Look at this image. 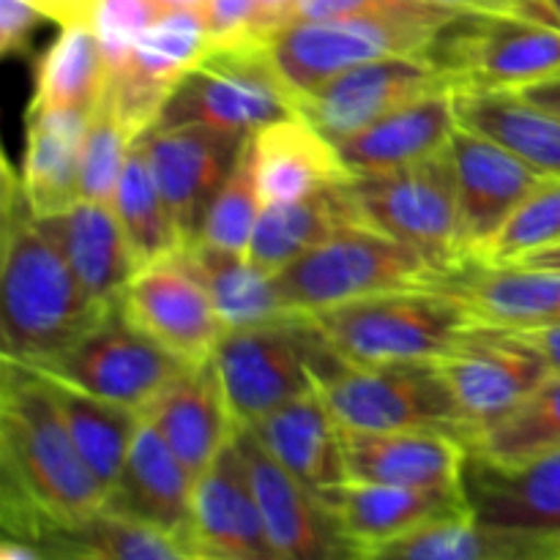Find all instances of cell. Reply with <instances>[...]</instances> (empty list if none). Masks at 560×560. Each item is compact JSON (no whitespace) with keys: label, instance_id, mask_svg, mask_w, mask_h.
<instances>
[{"label":"cell","instance_id":"4316f807","mask_svg":"<svg viewBox=\"0 0 560 560\" xmlns=\"http://www.w3.org/2000/svg\"><path fill=\"white\" fill-rule=\"evenodd\" d=\"M38 219L63 249L88 299L98 306L118 304L137 266L113 206L80 197L63 211Z\"/></svg>","mask_w":560,"mask_h":560},{"label":"cell","instance_id":"d6a6232c","mask_svg":"<svg viewBox=\"0 0 560 560\" xmlns=\"http://www.w3.org/2000/svg\"><path fill=\"white\" fill-rule=\"evenodd\" d=\"M375 560H560V541L495 528L479 523L470 512L392 541Z\"/></svg>","mask_w":560,"mask_h":560},{"label":"cell","instance_id":"f546056e","mask_svg":"<svg viewBox=\"0 0 560 560\" xmlns=\"http://www.w3.org/2000/svg\"><path fill=\"white\" fill-rule=\"evenodd\" d=\"M85 109H27L20 178L33 211L49 217L82 197Z\"/></svg>","mask_w":560,"mask_h":560},{"label":"cell","instance_id":"277c9868","mask_svg":"<svg viewBox=\"0 0 560 560\" xmlns=\"http://www.w3.org/2000/svg\"><path fill=\"white\" fill-rule=\"evenodd\" d=\"M299 115L266 42L213 44L178 80L153 126H211L252 137L277 120Z\"/></svg>","mask_w":560,"mask_h":560},{"label":"cell","instance_id":"8fae6325","mask_svg":"<svg viewBox=\"0 0 560 560\" xmlns=\"http://www.w3.org/2000/svg\"><path fill=\"white\" fill-rule=\"evenodd\" d=\"M317 339L320 331L310 315L224 331L213 364L238 430L315 388L312 355Z\"/></svg>","mask_w":560,"mask_h":560},{"label":"cell","instance_id":"83f0119b","mask_svg":"<svg viewBox=\"0 0 560 560\" xmlns=\"http://www.w3.org/2000/svg\"><path fill=\"white\" fill-rule=\"evenodd\" d=\"M246 430L255 432L262 448L310 490H326L348 479L342 427L317 388L290 399Z\"/></svg>","mask_w":560,"mask_h":560},{"label":"cell","instance_id":"816d5d0a","mask_svg":"<svg viewBox=\"0 0 560 560\" xmlns=\"http://www.w3.org/2000/svg\"><path fill=\"white\" fill-rule=\"evenodd\" d=\"M512 266H530V268H556L560 271V244L550 246V249L534 252V255L523 257V260L512 262Z\"/></svg>","mask_w":560,"mask_h":560},{"label":"cell","instance_id":"ffe728a7","mask_svg":"<svg viewBox=\"0 0 560 560\" xmlns=\"http://www.w3.org/2000/svg\"><path fill=\"white\" fill-rule=\"evenodd\" d=\"M277 560L262 528L244 454L233 441L197 476L191 560Z\"/></svg>","mask_w":560,"mask_h":560},{"label":"cell","instance_id":"f6af8a7d","mask_svg":"<svg viewBox=\"0 0 560 560\" xmlns=\"http://www.w3.org/2000/svg\"><path fill=\"white\" fill-rule=\"evenodd\" d=\"M200 11L213 44L266 42L271 36L260 0H206Z\"/></svg>","mask_w":560,"mask_h":560},{"label":"cell","instance_id":"8d00e7d4","mask_svg":"<svg viewBox=\"0 0 560 560\" xmlns=\"http://www.w3.org/2000/svg\"><path fill=\"white\" fill-rule=\"evenodd\" d=\"M102 49L91 25L74 22L60 27V36L38 60L33 98L27 109H91L104 88Z\"/></svg>","mask_w":560,"mask_h":560},{"label":"cell","instance_id":"2e32d148","mask_svg":"<svg viewBox=\"0 0 560 560\" xmlns=\"http://www.w3.org/2000/svg\"><path fill=\"white\" fill-rule=\"evenodd\" d=\"M454 88L421 52L386 55L334 77L310 96L299 113L337 145L421 93Z\"/></svg>","mask_w":560,"mask_h":560},{"label":"cell","instance_id":"ac0fdd59","mask_svg":"<svg viewBox=\"0 0 560 560\" xmlns=\"http://www.w3.org/2000/svg\"><path fill=\"white\" fill-rule=\"evenodd\" d=\"M235 443L244 454L262 528L277 560L353 558L315 490L282 468L246 427L235 432Z\"/></svg>","mask_w":560,"mask_h":560},{"label":"cell","instance_id":"4fadbf2b","mask_svg":"<svg viewBox=\"0 0 560 560\" xmlns=\"http://www.w3.org/2000/svg\"><path fill=\"white\" fill-rule=\"evenodd\" d=\"M180 249L200 241L202 222L249 137L211 126H151L140 135Z\"/></svg>","mask_w":560,"mask_h":560},{"label":"cell","instance_id":"44dd1931","mask_svg":"<svg viewBox=\"0 0 560 560\" xmlns=\"http://www.w3.org/2000/svg\"><path fill=\"white\" fill-rule=\"evenodd\" d=\"M195 476L151 421L140 419L126 463L109 487L107 512L162 530L191 560V495Z\"/></svg>","mask_w":560,"mask_h":560},{"label":"cell","instance_id":"e575fe53","mask_svg":"<svg viewBox=\"0 0 560 560\" xmlns=\"http://www.w3.org/2000/svg\"><path fill=\"white\" fill-rule=\"evenodd\" d=\"M44 377L52 388L55 402H58L60 416H63L71 438H74L82 459L93 470V476L102 481L104 490L109 492L120 468H124L126 454H129L142 416L137 410L124 408V405L107 402V399L80 392V388L69 386L63 381H55L49 375Z\"/></svg>","mask_w":560,"mask_h":560},{"label":"cell","instance_id":"e0dca14e","mask_svg":"<svg viewBox=\"0 0 560 560\" xmlns=\"http://www.w3.org/2000/svg\"><path fill=\"white\" fill-rule=\"evenodd\" d=\"M213 47L200 9H164L140 38L124 69L104 77L113 102L135 137L156 124L180 77Z\"/></svg>","mask_w":560,"mask_h":560},{"label":"cell","instance_id":"9c48e42d","mask_svg":"<svg viewBox=\"0 0 560 560\" xmlns=\"http://www.w3.org/2000/svg\"><path fill=\"white\" fill-rule=\"evenodd\" d=\"M457 14V11H452ZM452 14L435 16H345L288 22L266 38L268 55L299 98L334 77L386 55L421 52Z\"/></svg>","mask_w":560,"mask_h":560},{"label":"cell","instance_id":"f1b7e54d","mask_svg":"<svg viewBox=\"0 0 560 560\" xmlns=\"http://www.w3.org/2000/svg\"><path fill=\"white\" fill-rule=\"evenodd\" d=\"M262 206L310 197L326 186L353 178L337 145L304 115L277 120L252 137Z\"/></svg>","mask_w":560,"mask_h":560},{"label":"cell","instance_id":"d6986e66","mask_svg":"<svg viewBox=\"0 0 560 560\" xmlns=\"http://www.w3.org/2000/svg\"><path fill=\"white\" fill-rule=\"evenodd\" d=\"M448 151L457 173L465 249L470 257H479L514 211L545 184L547 175L501 142L465 129L463 124L454 129Z\"/></svg>","mask_w":560,"mask_h":560},{"label":"cell","instance_id":"d4e9b609","mask_svg":"<svg viewBox=\"0 0 560 560\" xmlns=\"http://www.w3.org/2000/svg\"><path fill=\"white\" fill-rule=\"evenodd\" d=\"M140 416L162 432L195 479L238 432L213 359L186 366Z\"/></svg>","mask_w":560,"mask_h":560},{"label":"cell","instance_id":"7c38bea8","mask_svg":"<svg viewBox=\"0 0 560 560\" xmlns=\"http://www.w3.org/2000/svg\"><path fill=\"white\" fill-rule=\"evenodd\" d=\"M438 364L468 424V446L552 377L534 345L512 328L481 320H474L457 348Z\"/></svg>","mask_w":560,"mask_h":560},{"label":"cell","instance_id":"6da1fadb","mask_svg":"<svg viewBox=\"0 0 560 560\" xmlns=\"http://www.w3.org/2000/svg\"><path fill=\"white\" fill-rule=\"evenodd\" d=\"M107 490L82 459L44 372L3 359L0 375V523L42 550L55 530L102 512ZM44 556V552H42Z\"/></svg>","mask_w":560,"mask_h":560},{"label":"cell","instance_id":"cb8c5ba5","mask_svg":"<svg viewBox=\"0 0 560 560\" xmlns=\"http://www.w3.org/2000/svg\"><path fill=\"white\" fill-rule=\"evenodd\" d=\"M457 126L454 88H438L399 104L366 129L345 137L337 142V151L353 175L392 173L448 148Z\"/></svg>","mask_w":560,"mask_h":560},{"label":"cell","instance_id":"b9f144b4","mask_svg":"<svg viewBox=\"0 0 560 560\" xmlns=\"http://www.w3.org/2000/svg\"><path fill=\"white\" fill-rule=\"evenodd\" d=\"M560 244V178H547L481 249L479 260L512 266L534 252Z\"/></svg>","mask_w":560,"mask_h":560},{"label":"cell","instance_id":"836d02e7","mask_svg":"<svg viewBox=\"0 0 560 560\" xmlns=\"http://www.w3.org/2000/svg\"><path fill=\"white\" fill-rule=\"evenodd\" d=\"M186 252H189L191 262H195L208 293H211L219 320L224 323V331L266 326V323L295 317V312L284 301L277 273L252 262L249 255L217 249V246H208L202 241H197Z\"/></svg>","mask_w":560,"mask_h":560},{"label":"cell","instance_id":"3957f363","mask_svg":"<svg viewBox=\"0 0 560 560\" xmlns=\"http://www.w3.org/2000/svg\"><path fill=\"white\" fill-rule=\"evenodd\" d=\"M350 366L441 361L474 326V312L438 288L366 295L310 315Z\"/></svg>","mask_w":560,"mask_h":560},{"label":"cell","instance_id":"4dcf8cb0","mask_svg":"<svg viewBox=\"0 0 560 560\" xmlns=\"http://www.w3.org/2000/svg\"><path fill=\"white\" fill-rule=\"evenodd\" d=\"M361 224L350 180L326 186L310 197L262 206L249 244V260L279 273L310 249L331 238L337 230Z\"/></svg>","mask_w":560,"mask_h":560},{"label":"cell","instance_id":"7402d4cb","mask_svg":"<svg viewBox=\"0 0 560 560\" xmlns=\"http://www.w3.org/2000/svg\"><path fill=\"white\" fill-rule=\"evenodd\" d=\"M463 490L479 523L560 541V448L523 465L468 454Z\"/></svg>","mask_w":560,"mask_h":560},{"label":"cell","instance_id":"f35d334b","mask_svg":"<svg viewBox=\"0 0 560 560\" xmlns=\"http://www.w3.org/2000/svg\"><path fill=\"white\" fill-rule=\"evenodd\" d=\"M560 448V375L547 377L506 419L481 432L468 454L492 465H523Z\"/></svg>","mask_w":560,"mask_h":560},{"label":"cell","instance_id":"9a60e30c","mask_svg":"<svg viewBox=\"0 0 560 560\" xmlns=\"http://www.w3.org/2000/svg\"><path fill=\"white\" fill-rule=\"evenodd\" d=\"M328 517L339 536L350 547L353 558H375L392 541L424 528L470 514V503L463 487H419L372 485V481L345 479L339 485L317 490Z\"/></svg>","mask_w":560,"mask_h":560},{"label":"cell","instance_id":"f5cc1de1","mask_svg":"<svg viewBox=\"0 0 560 560\" xmlns=\"http://www.w3.org/2000/svg\"><path fill=\"white\" fill-rule=\"evenodd\" d=\"M295 0H260L262 5V14H266L268 25H271V33L277 31V27H282L284 22H288V11L290 5H293Z\"/></svg>","mask_w":560,"mask_h":560},{"label":"cell","instance_id":"8992f818","mask_svg":"<svg viewBox=\"0 0 560 560\" xmlns=\"http://www.w3.org/2000/svg\"><path fill=\"white\" fill-rule=\"evenodd\" d=\"M421 55L454 91H520L560 77V27L517 14L457 11Z\"/></svg>","mask_w":560,"mask_h":560},{"label":"cell","instance_id":"ab89813d","mask_svg":"<svg viewBox=\"0 0 560 560\" xmlns=\"http://www.w3.org/2000/svg\"><path fill=\"white\" fill-rule=\"evenodd\" d=\"M255 137V135H252ZM246 142L244 153L235 162L233 173L222 184V189L213 197L211 208L202 222L200 241L217 249L235 252V255H249L255 224L262 211V195L257 186V159L255 142Z\"/></svg>","mask_w":560,"mask_h":560},{"label":"cell","instance_id":"52a82bcc","mask_svg":"<svg viewBox=\"0 0 560 560\" xmlns=\"http://www.w3.org/2000/svg\"><path fill=\"white\" fill-rule=\"evenodd\" d=\"M355 211L364 228L386 233L448 271L468 260L459 213V186L452 151L392 173L350 178Z\"/></svg>","mask_w":560,"mask_h":560},{"label":"cell","instance_id":"d590c367","mask_svg":"<svg viewBox=\"0 0 560 560\" xmlns=\"http://www.w3.org/2000/svg\"><path fill=\"white\" fill-rule=\"evenodd\" d=\"M42 552L44 560H189L167 534L107 509L55 530Z\"/></svg>","mask_w":560,"mask_h":560},{"label":"cell","instance_id":"681fc988","mask_svg":"<svg viewBox=\"0 0 560 560\" xmlns=\"http://www.w3.org/2000/svg\"><path fill=\"white\" fill-rule=\"evenodd\" d=\"M512 93L523 96L525 102L536 104V107L560 113V77H556V80L536 82V85H528V88H520V91H512Z\"/></svg>","mask_w":560,"mask_h":560},{"label":"cell","instance_id":"f907efd6","mask_svg":"<svg viewBox=\"0 0 560 560\" xmlns=\"http://www.w3.org/2000/svg\"><path fill=\"white\" fill-rule=\"evenodd\" d=\"M0 560H44L42 550L31 541H20V539H9L3 536V545H0Z\"/></svg>","mask_w":560,"mask_h":560},{"label":"cell","instance_id":"60d3db41","mask_svg":"<svg viewBox=\"0 0 560 560\" xmlns=\"http://www.w3.org/2000/svg\"><path fill=\"white\" fill-rule=\"evenodd\" d=\"M135 140L137 137L126 129L113 93L104 82L102 93L88 109L85 140H82V197L113 206L115 186Z\"/></svg>","mask_w":560,"mask_h":560},{"label":"cell","instance_id":"ee69618b","mask_svg":"<svg viewBox=\"0 0 560 560\" xmlns=\"http://www.w3.org/2000/svg\"><path fill=\"white\" fill-rule=\"evenodd\" d=\"M435 16L452 14V9L427 0H295L288 11V22L306 20H345V16ZM284 22V25H288Z\"/></svg>","mask_w":560,"mask_h":560},{"label":"cell","instance_id":"ba28073f","mask_svg":"<svg viewBox=\"0 0 560 560\" xmlns=\"http://www.w3.org/2000/svg\"><path fill=\"white\" fill-rule=\"evenodd\" d=\"M315 388L342 430L443 432L468 446V424L438 361L345 364Z\"/></svg>","mask_w":560,"mask_h":560},{"label":"cell","instance_id":"1f68e13d","mask_svg":"<svg viewBox=\"0 0 560 560\" xmlns=\"http://www.w3.org/2000/svg\"><path fill=\"white\" fill-rule=\"evenodd\" d=\"M454 98L465 129L501 142L547 178H560V113L512 91H454Z\"/></svg>","mask_w":560,"mask_h":560},{"label":"cell","instance_id":"74e56055","mask_svg":"<svg viewBox=\"0 0 560 560\" xmlns=\"http://www.w3.org/2000/svg\"><path fill=\"white\" fill-rule=\"evenodd\" d=\"M113 211L124 228L137 271L145 268L148 262L180 249L140 137L131 142L129 153H126L124 170H120L113 195Z\"/></svg>","mask_w":560,"mask_h":560},{"label":"cell","instance_id":"603a6c76","mask_svg":"<svg viewBox=\"0 0 560 560\" xmlns=\"http://www.w3.org/2000/svg\"><path fill=\"white\" fill-rule=\"evenodd\" d=\"M432 288L457 295L476 320L490 326L528 328L560 326V271L530 266H492L468 257L443 271Z\"/></svg>","mask_w":560,"mask_h":560},{"label":"cell","instance_id":"c3c4849f","mask_svg":"<svg viewBox=\"0 0 560 560\" xmlns=\"http://www.w3.org/2000/svg\"><path fill=\"white\" fill-rule=\"evenodd\" d=\"M452 11H481V14H517L525 0H427Z\"/></svg>","mask_w":560,"mask_h":560},{"label":"cell","instance_id":"7bdbcfd3","mask_svg":"<svg viewBox=\"0 0 560 560\" xmlns=\"http://www.w3.org/2000/svg\"><path fill=\"white\" fill-rule=\"evenodd\" d=\"M159 0H96L91 27L98 38L107 74L124 69L148 27L162 16Z\"/></svg>","mask_w":560,"mask_h":560},{"label":"cell","instance_id":"484cf974","mask_svg":"<svg viewBox=\"0 0 560 560\" xmlns=\"http://www.w3.org/2000/svg\"><path fill=\"white\" fill-rule=\"evenodd\" d=\"M348 479L372 485L463 487L468 446L443 432H359L342 430Z\"/></svg>","mask_w":560,"mask_h":560},{"label":"cell","instance_id":"5bb4252c","mask_svg":"<svg viewBox=\"0 0 560 560\" xmlns=\"http://www.w3.org/2000/svg\"><path fill=\"white\" fill-rule=\"evenodd\" d=\"M120 310L186 364L211 361L224 337V323L186 249L140 268L120 295Z\"/></svg>","mask_w":560,"mask_h":560},{"label":"cell","instance_id":"7a4b0ae2","mask_svg":"<svg viewBox=\"0 0 560 560\" xmlns=\"http://www.w3.org/2000/svg\"><path fill=\"white\" fill-rule=\"evenodd\" d=\"M113 306L88 299L63 249L44 230L5 159L0 184V342L3 359L42 364Z\"/></svg>","mask_w":560,"mask_h":560},{"label":"cell","instance_id":"30bf717a","mask_svg":"<svg viewBox=\"0 0 560 560\" xmlns=\"http://www.w3.org/2000/svg\"><path fill=\"white\" fill-rule=\"evenodd\" d=\"M31 366L80 392L142 413L189 364L137 328L118 301L82 337L52 359Z\"/></svg>","mask_w":560,"mask_h":560},{"label":"cell","instance_id":"bcb514c9","mask_svg":"<svg viewBox=\"0 0 560 560\" xmlns=\"http://www.w3.org/2000/svg\"><path fill=\"white\" fill-rule=\"evenodd\" d=\"M47 20L33 0H0V52H25L38 22Z\"/></svg>","mask_w":560,"mask_h":560},{"label":"cell","instance_id":"db71d44e","mask_svg":"<svg viewBox=\"0 0 560 560\" xmlns=\"http://www.w3.org/2000/svg\"><path fill=\"white\" fill-rule=\"evenodd\" d=\"M162 9H202L206 0H159Z\"/></svg>","mask_w":560,"mask_h":560},{"label":"cell","instance_id":"7dc6e473","mask_svg":"<svg viewBox=\"0 0 560 560\" xmlns=\"http://www.w3.org/2000/svg\"><path fill=\"white\" fill-rule=\"evenodd\" d=\"M517 334L525 339V342H530L541 355H545V361L550 364L552 375H560V326L528 328V331H517Z\"/></svg>","mask_w":560,"mask_h":560},{"label":"cell","instance_id":"5b68a950","mask_svg":"<svg viewBox=\"0 0 560 560\" xmlns=\"http://www.w3.org/2000/svg\"><path fill=\"white\" fill-rule=\"evenodd\" d=\"M441 273L443 268L413 246L353 224L290 262L277 279L295 315H315L366 295L432 288Z\"/></svg>","mask_w":560,"mask_h":560}]
</instances>
